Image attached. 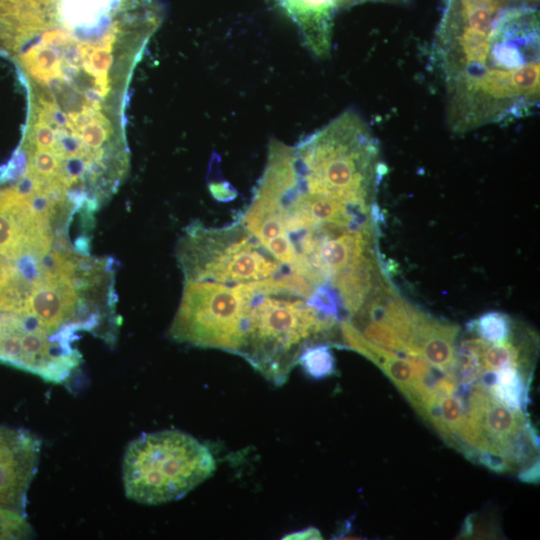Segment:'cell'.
Listing matches in <instances>:
<instances>
[{
	"instance_id": "d6986e66",
	"label": "cell",
	"mask_w": 540,
	"mask_h": 540,
	"mask_svg": "<svg viewBox=\"0 0 540 540\" xmlns=\"http://www.w3.org/2000/svg\"><path fill=\"white\" fill-rule=\"evenodd\" d=\"M77 42L76 38L71 34L62 31V30H51L47 31L42 35L41 43L42 45L48 46H63V45H72Z\"/></svg>"
},
{
	"instance_id": "5bb4252c",
	"label": "cell",
	"mask_w": 540,
	"mask_h": 540,
	"mask_svg": "<svg viewBox=\"0 0 540 540\" xmlns=\"http://www.w3.org/2000/svg\"><path fill=\"white\" fill-rule=\"evenodd\" d=\"M355 327H362L359 331L374 344L386 347L401 353H407L406 347L396 332L382 319H364L351 322Z\"/></svg>"
},
{
	"instance_id": "30bf717a",
	"label": "cell",
	"mask_w": 540,
	"mask_h": 540,
	"mask_svg": "<svg viewBox=\"0 0 540 540\" xmlns=\"http://www.w3.org/2000/svg\"><path fill=\"white\" fill-rule=\"evenodd\" d=\"M20 64L30 75L42 82L62 76L61 60L57 51L48 46L38 44L20 55Z\"/></svg>"
},
{
	"instance_id": "7a4b0ae2",
	"label": "cell",
	"mask_w": 540,
	"mask_h": 540,
	"mask_svg": "<svg viewBox=\"0 0 540 540\" xmlns=\"http://www.w3.org/2000/svg\"><path fill=\"white\" fill-rule=\"evenodd\" d=\"M316 286L290 271L242 283L247 312L237 355L275 385L286 382L301 353L327 335L337 319L323 316L308 303Z\"/></svg>"
},
{
	"instance_id": "44dd1931",
	"label": "cell",
	"mask_w": 540,
	"mask_h": 540,
	"mask_svg": "<svg viewBox=\"0 0 540 540\" xmlns=\"http://www.w3.org/2000/svg\"><path fill=\"white\" fill-rule=\"evenodd\" d=\"M282 539H322V536L318 528L308 527L303 530L287 534Z\"/></svg>"
},
{
	"instance_id": "8992f818",
	"label": "cell",
	"mask_w": 540,
	"mask_h": 540,
	"mask_svg": "<svg viewBox=\"0 0 540 540\" xmlns=\"http://www.w3.org/2000/svg\"><path fill=\"white\" fill-rule=\"evenodd\" d=\"M77 332L73 327L53 332L32 315L0 312V362L63 383L82 362L73 346Z\"/></svg>"
},
{
	"instance_id": "ac0fdd59",
	"label": "cell",
	"mask_w": 540,
	"mask_h": 540,
	"mask_svg": "<svg viewBox=\"0 0 540 540\" xmlns=\"http://www.w3.org/2000/svg\"><path fill=\"white\" fill-rule=\"evenodd\" d=\"M56 136L54 129L43 121L36 120L28 134L29 149H44L52 151Z\"/></svg>"
},
{
	"instance_id": "3957f363",
	"label": "cell",
	"mask_w": 540,
	"mask_h": 540,
	"mask_svg": "<svg viewBox=\"0 0 540 540\" xmlns=\"http://www.w3.org/2000/svg\"><path fill=\"white\" fill-rule=\"evenodd\" d=\"M216 469L210 449L179 430L143 433L132 440L123 459L126 496L158 505L181 499Z\"/></svg>"
},
{
	"instance_id": "7c38bea8",
	"label": "cell",
	"mask_w": 540,
	"mask_h": 540,
	"mask_svg": "<svg viewBox=\"0 0 540 540\" xmlns=\"http://www.w3.org/2000/svg\"><path fill=\"white\" fill-rule=\"evenodd\" d=\"M298 363L304 372L314 378L322 379L335 373V358L327 344H314L300 355Z\"/></svg>"
},
{
	"instance_id": "52a82bcc",
	"label": "cell",
	"mask_w": 540,
	"mask_h": 540,
	"mask_svg": "<svg viewBox=\"0 0 540 540\" xmlns=\"http://www.w3.org/2000/svg\"><path fill=\"white\" fill-rule=\"evenodd\" d=\"M50 219L37 214L14 186L0 189V255L16 259L24 254L43 256L52 249Z\"/></svg>"
},
{
	"instance_id": "277c9868",
	"label": "cell",
	"mask_w": 540,
	"mask_h": 540,
	"mask_svg": "<svg viewBox=\"0 0 540 540\" xmlns=\"http://www.w3.org/2000/svg\"><path fill=\"white\" fill-rule=\"evenodd\" d=\"M176 257L185 280L228 285L260 281L287 269L240 220L224 228L189 225Z\"/></svg>"
},
{
	"instance_id": "2e32d148",
	"label": "cell",
	"mask_w": 540,
	"mask_h": 540,
	"mask_svg": "<svg viewBox=\"0 0 540 540\" xmlns=\"http://www.w3.org/2000/svg\"><path fill=\"white\" fill-rule=\"evenodd\" d=\"M32 534L25 515L0 506V539H26Z\"/></svg>"
},
{
	"instance_id": "9c48e42d",
	"label": "cell",
	"mask_w": 540,
	"mask_h": 540,
	"mask_svg": "<svg viewBox=\"0 0 540 540\" xmlns=\"http://www.w3.org/2000/svg\"><path fill=\"white\" fill-rule=\"evenodd\" d=\"M489 394L500 404L513 410L523 412L526 408L528 392L519 368L505 366L496 371H486L481 375Z\"/></svg>"
},
{
	"instance_id": "5b68a950",
	"label": "cell",
	"mask_w": 540,
	"mask_h": 540,
	"mask_svg": "<svg viewBox=\"0 0 540 540\" xmlns=\"http://www.w3.org/2000/svg\"><path fill=\"white\" fill-rule=\"evenodd\" d=\"M247 302L241 284L185 280L168 335L176 342L237 354L245 330Z\"/></svg>"
},
{
	"instance_id": "4fadbf2b",
	"label": "cell",
	"mask_w": 540,
	"mask_h": 540,
	"mask_svg": "<svg viewBox=\"0 0 540 540\" xmlns=\"http://www.w3.org/2000/svg\"><path fill=\"white\" fill-rule=\"evenodd\" d=\"M470 328L484 341L497 343L508 340L512 331V320L505 313L490 311L472 321Z\"/></svg>"
},
{
	"instance_id": "ffe728a7",
	"label": "cell",
	"mask_w": 540,
	"mask_h": 540,
	"mask_svg": "<svg viewBox=\"0 0 540 540\" xmlns=\"http://www.w3.org/2000/svg\"><path fill=\"white\" fill-rule=\"evenodd\" d=\"M539 474V460L537 459L530 466H526L521 470L518 477L522 482L536 484L539 482Z\"/></svg>"
},
{
	"instance_id": "ba28073f",
	"label": "cell",
	"mask_w": 540,
	"mask_h": 540,
	"mask_svg": "<svg viewBox=\"0 0 540 540\" xmlns=\"http://www.w3.org/2000/svg\"><path fill=\"white\" fill-rule=\"evenodd\" d=\"M41 441L22 428L0 425V506L25 515L27 492L36 474Z\"/></svg>"
},
{
	"instance_id": "8fae6325",
	"label": "cell",
	"mask_w": 540,
	"mask_h": 540,
	"mask_svg": "<svg viewBox=\"0 0 540 540\" xmlns=\"http://www.w3.org/2000/svg\"><path fill=\"white\" fill-rule=\"evenodd\" d=\"M480 365L483 372L496 371L505 366L520 367L522 363L519 348L512 342L486 343L479 354Z\"/></svg>"
},
{
	"instance_id": "e0dca14e",
	"label": "cell",
	"mask_w": 540,
	"mask_h": 540,
	"mask_svg": "<svg viewBox=\"0 0 540 540\" xmlns=\"http://www.w3.org/2000/svg\"><path fill=\"white\" fill-rule=\"evenodd\" d=\"M111 133L108 119L101 115L99 119L86 125L78 134L83 144L93 152L104 150L102 146Z\"/></svg>"
},
{
	"instance_id": "6da1fadb",
	"label": "cell",
	"mask_w": 540,
	"mask_h": 540,
	"mask_svg": "<svg viewBox=\"0 0 540 540\" xmlns=\"http://www.w3.org/2000/svg\"><path fill=\"white\" fill-rule=\"evenodd\" d=\"M524 0H446L434 53L456 133L526 116L539 102V12Z\"/></svg>"
},
{
	"instance_id": "9a60e30c",
	"label": "cell",
	"mask_w": 540,
	"mask_h": 540,
	"mask_svg": "<svg viewBox=\"0 0 540 540\" xmlns=\"http://www.w3.org/2000/svg\"><path fill=\"white\" fill-rule=\"evenodd\" d=\"M112 0H65L61 7L63 21L69 25L91 24L100 9Z\"/></svg>"
}]
</instances>
